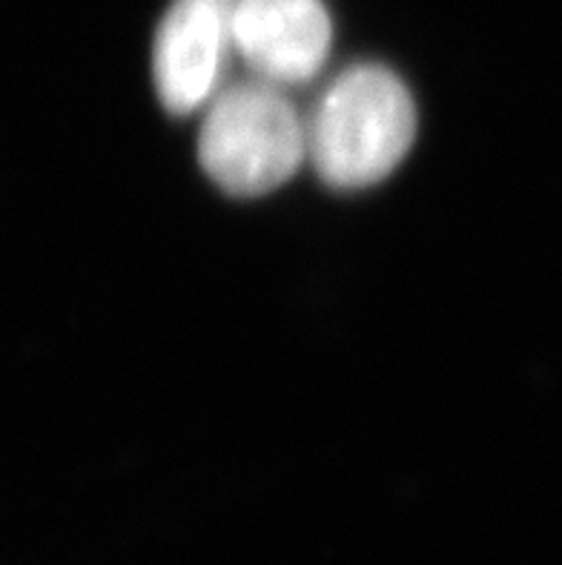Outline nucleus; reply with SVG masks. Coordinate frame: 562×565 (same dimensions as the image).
I'll return each mask as SVG.
<instances>
[{"label":"nucleus","instance_id":"nucleus-1","mask_svg":"<svg viewBox=\"0 0 562 565\" xmlns=\"http://www.w3.org/2000/svg\"><path fill=\"white\" fill-rule=\"evenodd\" d=\"M307 164L333 190L384 181L411 152L416 107L411 89L382 64L339 72L305 115Z\"/></svg>","mask_w":562,"mask_h":565},{"label":"nucleus","instance_id":"nucleus-2","mask_svg":"<svg viewBox=\"0 0 562 565\" xmlns=\"http://www.w3.org/2000/svg\"><path fill=\"white\" fill-rule=\"evenodd\" d=\"M199 161L206 179L235 199H262L307 161L305 115L282 86L233 81L204 107Z\"/></svg>","mask_w":562,"mask_h":565},{"label":"nucleus","instance_id":"nucleus-3","mask_svg":"<svg viewBox=\"0 0 562 565\" xmlns=\"http://www.w3.org/2000/svg\"><path fill=\"white\" fill-rule=\"evenodd\" d=\"M235 0H172L152 41V81L167 113L190 115L219 95L233 46Z\"/></svg>","mask_w":562,"mask_h":565},{"label":"nucleus","instance_id":"nucleus-4","mask_svg":"<svg viewBox=\"0 0 562 565\" xmlns=\"http://www.w3.org/2000/svg\"><path fill=\"white\" fill-rule=\"evenodd\" d=\"M233 46L253 78L293 89L328 64L333 21L325 0H235Z\"/></svg>","mask_w":562,"mask_h":565}]
</instances>
